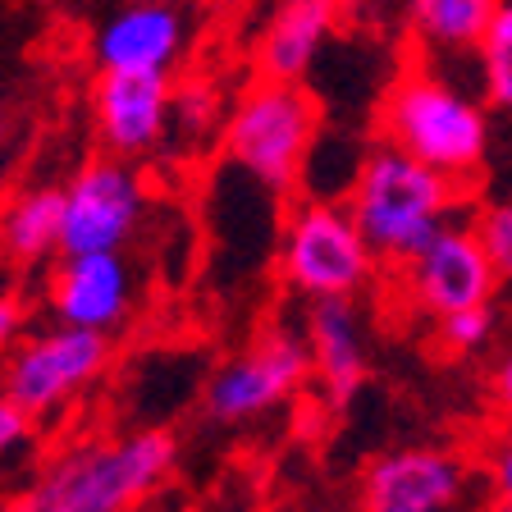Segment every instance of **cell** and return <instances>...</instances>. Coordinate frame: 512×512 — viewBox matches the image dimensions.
Listing matches in <instances>:
<instances>
[{
    "instance_id": "cell-21",
    "label": "cell",
    "mask_w": 512,
    "mask_h": 512,
    "mask_svg": "<svg viewBox=\"0 0 512 512\" xmlns=\"http://www.w3.org/2000/svg\"><path fill=\"white\" fill-rule=\"evenodd\" d=\"M471 224H476L480 243H485L490 261L499 266V275L512 279V197H499V202L480 206V211L471 215Z\"/></svg>"
},
{
    "instance_id": "cell-26",
    "label": "cell",
    "mask_w": 512,
    "mask_h": 512,
    "mask_svg": "<svg viewBox=\"0 0 512 512\" xmlns=\"http://www.w3.org/2000/svg\"><path fill=\"white\" fill-rule=\"evenodd\" d=\"M476 512H512V508H508V503H499V499H490V494H485V503H480Z\"/></svg>"
},
{
    "instance_id": "cell-14",
    "label": "cell",
    "mask_w": 512,
    "mask_h": 512,
    "mask_svg": "<svg viewBox=\"0 0 512 512\" xmlns=\"http://www.w3.org/2000/svg\"><path fill=\"white\" fill-rule=\"evenodd\" d=\"M302 343L311 375L334 403H348L371 371V325L357 298H311L302 307Z\"/></svg>"
},
{
    "instance_id": "cell-19",
    "label": "cell",
    "mask_w": 512,
    "mask_h": 512,
    "mask_svg": "<svg viewBox=\"0 0 512 512\" xmlns=\"http://www.w3.org/2000/svg\"><path fill=\"white\" fill-rule=\"evenodd\" d=\"M499 316L494 307H471V311H453V316L435 320V339L448 357H476L480 348H490Z\"/></svg>"
},
{
    "instance_id": "cell-2",
    "label": "cell",
    "mask_w": 512,
    "mask_h": 512,
    "mask_svg": "<svg viewBox=\"0 0 512 512\" xmlns=\"http://www.w3.org/2000/svg\"><path fill=\"white\" fill-rule=\"evenodd\" d=\"M348 211L371 243L380 270H403L426 252L467 206V188L407 151L375 142L348 188Z\"/></svg>"
},
{
    "instance_id": "cell-8",
    "label": "cell",
    "mask_w": 512,
    "mask_h": 512,
    "mask_svg": "<svg viewBox=\"0 0 512 512\" xmlns=\"http://www.w3.org/2000/svg\"><path fill=\"white\" fill-rule=\"evenodd\" d=\"M476 485H485V471L458 448H394L366 467L362 512H476L485 503L476 499Z\"/></svg>"
},
{
    "instance_id": "cell-3",
    "label": "cell",
    "mask_w": 512,
    "mask_h": 512,
    "mask_svg": "<svg viewBox=\"0 0 512 512\" xmlns=\"http://www.w3.org/2000/svg\"><path fill=\"white\" fill-rule=\"evenodd\" d=\"M375 133L384 147L407 151L412 160L448 174L462 188L480 174L485 151H490L485 96H476L467 83L439 74L421 60L407 64L380 96Z\"/></svg>"
},
{
    "instance_id": "cell-5",
    "label": "cell",
    "mask_w": 512,
    "mask_h": 512,
    "mask_svg": "<svg viewBox=\"0 0 512 512\" xmlns=\"http://www.w3.org/2000/svg\"><path fill=\"white\" fill-rule=\"evenodd\" d=\"M380 261L362 238L348 202L302 197L284 220L279 238V279L298 298H357L375 284Z\"/></svg>"
},
{
    "instance_id": "cell-23",
    "label": "cell",
    "mask_w": 512,
    "mask_h": 512,
    "mask_svg": "<svg viewBox=\"0 0 512 512\" xmlns=\"http://www.w3.org/2000/svg\"><path fill=\"white\" fill-rule=\"evenodd\" d=\"M32 421H37V416H28L19 403H14V398L0 394V462H10L19 448H28Z\"/></svg>"
},
{
    "instance_id": "cell-22",
    "label": "cell",
    "mask_w": 512,
    "mask_h": 512,
    "mask_svg": "<svg viewBox=\"0 0 512 512\" xmlns=\"http://www.w3.org/2000/svg\"><path fill=\"white\" fill-rule=\"evenodd\" d=\"M485 494L512 508V426L503 435H494V444L485 448Z\"/></svg>"
},
{
    "instance_id": "cell-6",
    "label": "cell",
    "mask_w": 512,
    "mask_h": 512,
    "mask_svg": "<svg viewBox=\"0 0 512 512\" xmlns=\"http://www.w3.org/2000/svg\"><path fill=\"white\" fill-rule=\"evenodd\" d=\"M115 362L110 334L55 325L42 334H23L0 357V394L14 398L28 416L60 412L69 398L87 394Z\"/></svg>"
},
{
    "instance_id": "cell-25",
    "label": "cell",
    "mask_w": 512,
    "mask_h": 512,
    "mask_svg": "<svg viewBox=\"0 0 512 512\" xmlns=\"http://www.w3.org/2000/svg\"><path fill=\"white\" fill-rule=\"evenodd\" d=\"M23 320H28L23 298H19V293H5V298H0V357H5V352L23 339Z\"/></svg>"
},
{
    "instance_id": "cell-11",
    "label": "cell",
    "mask_w": 512,
    "mask_h": 512,
    "mask_svg": "<svg viewBox=\"0 0 512 512\" xmlns=\"http://www.w3.org/2000/svg\"><path fill=\"white\" fill-rule=\"evenodd\" d=\"M192 46V14L179 0H124L92 32L96 74H165Z\"/></svg>"
},
{
    "instance_id": "cell-10",
    "label": "cell",
    "mask_w": 512,
    "mask_h": 512,
    "mask_svg": "<svg viewBox=\"0 0 512 512\" xmlns=\"http://www.w3.org/2000/svg\"><path fill=\"white\" fill-rule=\"evenodd\" d=\"M398 275H403V293L412 302V311H421L430 320H444L453 311H471V307H494V293L503 284L499 266L480 243L476 224L462 220L448 224L444 234Z\"/></svg>"
},
{
    "instance_id": "cell-9",
    "label": "cell",
    "mask_w": 512,
    "mask_h": 512,
    "mask_svg": "<svg viewBox=\"0 0 512 512\" xmlns=\"http://www.w3.org/2000/svg\"><path fill=\"white\" fill-rule=\"evenodd\" d=\"M147 215L142 174L124 156H96L78 165L64 183V229L60 256L124 252Z\"/></svg>"
},
{
    "instance_id": "cell-7",
    "label": "cell",
    "mask_w": 512,
    "mask_h": 512,
    "mask_svg": "<svg viewBox=\"0 0 512 512\" xmlns=\"http://www.w3.org/2000/svg\"><path fill=\"white\" fill-rule=\"evenodd\" d=\"M311 375V352L302 334L261 330L252 343L229 352L202 384V412L215 426H247L284 407Z\"/></svg>"
},
{
    "instance_id": "cell-17",
    "label": "cell",
    "mask_w": 512,
    "mask_h": 512,
    "mask_svg": "<svg viewBox=\"0 0 512 512\" xmlns=\"http://www.w3.org/2000/svg\"><path fill=\"white\" fill-rule=\"evenodd\" d=\"M64 188H23L0 206V256L14 266H42L60 256Z\"/></svg>"
},
{
    "instance_id": "cell-13",
    "label": "cell",
    "mask_w": 512,
    "mask_h": 512,
    "mask_svg": "<svg viewBox=\"0 0 512 512\" xmlns=\"http://www.w3.org/2000/svg\"><path fill=\"white\" fill-rule=\"evenodd\" d=\"M174 115V83L165 74H96L92 124L106 156L138 160L160 147Z\"/></svg>"
},
{
    "instance_id": "cell-16",
    "label": "cell",
    "mask_w": 512,
    "mask_h": 512,
    "mask_svg": "<svg viewBox=\"0 0 512 512\" xmlns=\"http://www.w3.org/2000/svg\"><path fill=\"white\" fill-rule=\"evenodd\" d=\"M334 23H339V0H275V10L261 23V37H256L261 78L302 83V74L316 64Z\"/></svg>"
},
{
    "instance_id": "cell-20",
    "label": "cell",
    "mask_w": 512,
    "mask_h": 512,
    "mask_svg": "<svg viewBox=\"0 0 512 512\" xmlns=\"http://www.w3.org/2000/svg\"><path fill=\"white\" fill-rule=\"evenodd\" d=\"M220 115H229V106L220 101L206 78H188V83L174 87V115H170V128L183 124L188 133H211L220 124Z\"/></svg>"
},
{
    "instance_id": "cell-4",
    "label": "cell",
    "mask_w": 512,
    "mask_h": 512,
    "mask_svg": "<svg viewBox=\"0 0 512 512\" xmlns=\"http://www.w3.org/2000/svg\"><path fill=\"white\" fill-rule=\"evenodd\" d=\"M320 142V101L288 78H252L229 101L224 156L234 170L270 192L302 188L307 160Z\"/></svg>"
},
{
    "instance_id": "cell-18",
    "label": "cell",
    "mask_w": 512,
    "mask_h": 512,
    "mask_svg": "<svg viewBox=\"0 0 512 512\" xmlns=\"http://www.w3.org/2000/svg\"><path fill=\"white\" fill-rule=\"evenodd\" d=\"M476 87L485 96V106L512 110V0L499 10L494 28L485 32V42L476 51Z\"/></svg>"
},
{
    "instance_id": "cell-15",
    "label": "cell",
    "mask_w": 512,
    "mask_h": 512,
    "mask_svg": "<svg viewBox=\"0 0 512 512\" xmlns=\"http://www.w3.org/2000/svg\"><path fill=\"white\" fill-rule=\"evenodd\" d=\"M503 5L508 0H407V32H412L416 60L439 74L471 64V74H476V51Z\"/></svg>"
},
{
    "instance_id": "cell-12",
    "label": "cell",
    "mask_w": 512,
    "mask_h": 512,
    "mask_svg": "<svg viewBox=\"0 0 512 512\" xmlns=\"http://www.w3.org/2000/svg\"><path fill=\"white\" fill-rule=\"evenodd\" d=\"M138 307V270L124 252L55 256L46 279V311L55 325L92 334H119Z\"/></svg>"
},
{
    "instance_id": "cell-24",
    "label": "cell",
    "mask_w": 512,
    "mask_h": 512,
    "mask_svg": "<svg viewBox=\"0 0 512 512\" xmlns=\"http://www.w3.org/2000/svg\"><path fill=\"white\" fill-rule=\"evenodd\" d=\"M490 407H494L499 421L512 426V343L494 357V366H490Z\"/></svg>"
},
{
    "instance_id": "cell-28",
    "label": "cell",
    "mask_w": 512,
    "mask_h": 512,
    "mask_svg": "<svg viewBox=\"0 0 512 512\" xmlns=\"http://www.w3.org/2000/svg\"><path fill=\"white\" fill-rule=\"evenodd\" d=\"M197 5H224V0H197Z\"/></svg>"
},
{
    "instance_id": "cell-27",
    "label": "cell",
    "mask_w": 512,
    "mask_h": 512,
    "mask_svg": "<svg viewBox=\"0 0 512 512\" xmlns=\"http://www.w3.org/2000/svg\"><path fill=\"white\" fill-rule=\"evenodd\" d=\"M5 151H10V124H5V115H0V160H5Z\"/></svg>"
},
{
    "instance_id": "cell-1",
    "label": "cell",
    "mask_w": 512,
    "mask_h": 512,
    "mask_svg": "<svg viewBox=\"0 0 512 512\" xmlns=\"http://www.w3.org/2000/svg\"><path fill=\"white\" fill-rule=\"evenodd\" d=\"M170 430H128L64 444L5 512H138L174 471Z\"/></svg>"
}]
</instances>
